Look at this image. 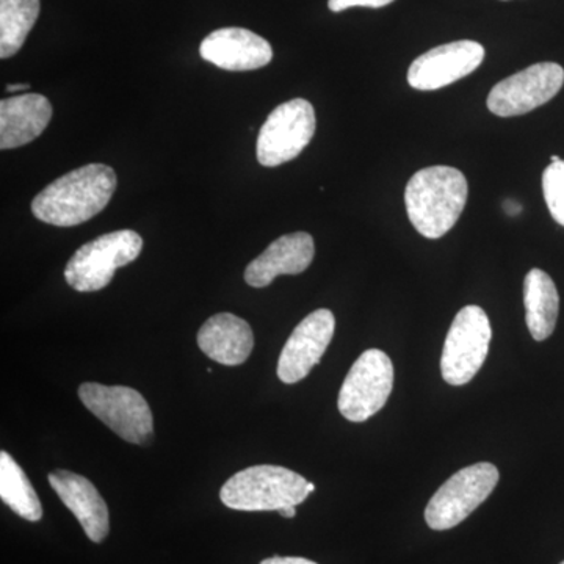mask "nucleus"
I'll return each instance as SVG.
<instances>
[{
    "instance_id": "6e6552de",
    "label": "nucleus",
    "mask_w": 564,
    "mask_h": 564,
    "mask_svg": "<svg viewBox=\"0 0 564 564\" xmlns=\"http://www.w3.org/2000/svg\"><path fill=\"white\" fill-rule=\"evenodd\" d=\"M317 120L313 104L296 98L281 104L263 122L256 144L262 166H280L302 154L313 140Z\"/></svg>"
},
{
    "instance_id": "1a4fd4ad",
    "label": "nucleus",
    "mask_w": 564,
    "mask_h": 564,
    "mask_svg": "<svg viewBox=\"0 0 564 564\" xmlns=\"http://www.w3.org/2000/svg\"><path fill=\"white\" fill-rule=\"evenodd\" d=\"M393 388V366L384 351H364L358 361L352 364L340 389V414L347 421L361 423L383 410Z\"/></svg>"
},
{
    "instance_id": "a211bd4d",
    "label": "nucleus",
    "mask_w": 564,
    "mask_h": 564,
    "mask_svg": "<svg viewBox=\"0 0 564 564\" xmlns=\"http://www.w3.org/2000/svg\"><path fill=\"white\" fill-rule=\"evenodd\" d=\"M525 321L534 340L552 336L558 318L560 296L555 282L540 269L530 270L524 281Z\"/></svg>"
},
{
    "instance_id": "f8f14e48",
    "label": "nucleus",
    "mask_w": 564,
    "mask_h": 564,
    "mask_svg": "<svg viewBox=\"0 0 564 564\" xmlns=\"http://www.w3.org/2000/svg\"><path fill=\"white\" fill-rule=\"evenodd\" d=\"M336 332V318L329 310H317L291 334L282 348L278 362V377L282 383L295 384L310 375L321 362Z\"/></svg>"
},
{
    "instance_id": "4be33fe9",
    "label": "nucleus",
    "mask_w": 564,
    "mask_h": 564,
    "mask_svg": "<svg viewBox=\"0 0 564 564\" xmlns=\"http://www.w3.org/2000/svg\"><path fill=\"white\" fill-rule=\"evenodd\" d=\"M395 0H328L329 10L334 13H340L352 7H367V9H383Z\"/></svg>"
},
{
    "instance_id": "a878e982",
    "label": "nucleus",
    "mask_w": 564,
    "mask_h": 564,
    "mask_svg": "<svg viewBox=\"0 0 564 564\" xmlns=\"http://www.w3.org/2000/svg\"><path fill=\"white\" fill-rule=\"evenodd\" d=\"M562 161V159L558 158V155H552L551 162H558Z\"/></svg>"
},
{
    "instance_id": "ddd939ff",
    "label": "nucleus",
    "mask_w": 564,
    "mask_h": 564,
    "mask_svg": "<svg viewBox=\"0 0 564 564\" xmlns=\"http://www.w3.org/2000/svg\"><path fill=\"white\" fill-rule=\"evenodd\" d=\"M199 54L204 61L226 70L263 68L273 61L269 41L258 33L240 28H225L212 32L203 40Z\"/></svg>"
},
{
    "instance_id": "5701e85b",
    "label": "nucleus",
    "mask_w": 564,
    "mask_h": 564,
    "mask_svg": "<svg viewBox=\"0 0 564 564\" xmlns=\"http://www.w3.org/2000/svg\"><path fill=\"white\" fill-rule=\"evenodd\" d=\"M261 564H317L311 560L302 558V556H272V558L263 560Z\"/></svg>"
},
{
    "instance_id": "9b49d317",
    "label": "nucleus",
    "mask_w": 564,
    "mask_h": 564,
    "mask_svg": "<svg viewBox=\"0 0 564 564\" xmlns=\"http://www.w3.org/2000/svg\"><path fill=\"white\" fill-rule=\"evenodd\" d=\"M484 61L485 47L477 41L443 44L415 58L408 69V84L414 90H440L473 74Z\"/></svg>"
},
{
    "instance_id": "f3484780",
    "label": "nucleus",
    "mask_w": 564,
    "mask_h": 564,
    "mask_svg": "<svg viewBox=\"0 0 564 564\" xmlns=\"http://www.w3.org/2000/svg\"><path fill=\"white\" fill-rule=\"evenodd\" d=\"M198 347L212 361L240 366L250 358L254 334L243 318L221 313L204 323L198 333Z\"/></svg>"
},
{
    "instance_id": "f257e3e1",
    "label": "nucleus",
    "mask_w": 564,
    "mask_h": 564,
    "mask_svg": "<svg viewBox=\"0 0 564 564\" xmlns=\"http://www.w3.org/2000/svg\"><path fill=\"white\" fill-rule=\"evenodd\" d=\"M117 185V173L111 166H80L44 187L32 202V214L40 221L61 228L82 225L106 209Z\"/></svg>"
},
{
    "instance_id": "412c9836",
    "label": "nucleus",
    "mask_w": 564,
    "mask_h": 564,
    "mask_svg": "<svg viewBox=\"0 0 564 564\" xmlns=\"http://www.w3.org/2000/svg\"><path fill=\"white\" fill-rule=\"evenodd\" d=\"M543 192L552 218L564 226V161L552 162L544 170Z\"/></svg>"
},
{
    "instance_id": "aec40b11",
    "label": "nucleus",
    "mask_w": 564,
    "mask_h": 564,
    "mask_svg": "<svg viewBox=\"0 0 564 564\" xmlns=\"http://www.w3.org/2000/svg\"><path fill=\"white\" fill-rule=\"evenodd\" d=\"M40 0H0V58L13 57L24 46L39 20Z\"/></svg>"
},
{
    "instance_id": "7ed1b4c3",
    "label": "nucleus",
    "mask_w": 564,
    "mask_h": 564,
    "mask_svg": "<svg viewBox=\"0 0 564 564\" xmlns=\"http://www.w3.org/2000/svg\"><path fill=\"white\" fill-rule=\"evenodd\" d=\"M310 481L281 466H252L232 475L220 491L221 502L239 511H280L310 496Z\"/></svg>"
},
{
    "instance_id": "b1692460",
    "label": "nucleus",
    "mask_w": 564,
    "mask_h": 564,
    "mask_svg": "<svg viewBox=\"0 0 564 564\" xmlns=\"http://www.w3.org/2000/svg\"><path fill=\"white\" fill-rule=\"evenodd\" d=\"M282 516V518L292 519L296 516V507H288L282 508V510L278 511Z\"/></svg>"
},
{
    "instance_id": "dca6fc26",
    "label": "nucleus",
    "mask_w": 564,
    "mask_h": 564,
    "mask_svg": "<svg viewBox=\"0 0 564 564\" xmlns=\"http://www.w3.org/2000/svg\"><path fill=\"white\" fill-rule=\"evenodd\" d=\"M52 118L46 96L28 93L0 101V150H14L39 139Z\"/></svg>"
},
{
    "instance_id": "f03ea898",
    "label": "nucleus",
    "mask_w": 564,
    "mask_h": 564,
    "mask_svg": "<svg viewBox=\"0 0 564 564\" xmlns=\"http://www.w3.org/2000/svg\"><path fill=\"white\" fill-rule=\"evenodd\" d=\"M467 195L469 184L459 170L429 166L408 182L404 191L408 218L425 239H441L462 217Z\"/></svg>"
},
{
    "instance_id": "2eb2a0df",
    "label": "nucleus",
    "mask_w": 564,
    "mask_h": 564,
    "mask_svg": "<svg viewBox=\"0 0 564 564\" xmlns=\"http://www.w3.org/2000/svg\"><path fill=\"white\" fill-rule=\"evenodd\" d=\"M315 254L313 236L293 232L274 240L245 270V281L256 289L267 288L281 274H300L310 269Z\"/></svg>"
},
{
    "instance_id": "20e7f679",
    "label": "nucleus",
    "mask_w": 564,
    "mask_h": 564,
    "mask_svg": "<svg viewBox=\"0 0 564 564\" xmlns=\"http://www.w3.org/2000/svg\"><path fill=\"white\" fill-rule=\"evenodd\" d=\"M141 250L143 239L131 229L104 234L74 252L66 263L65 280L77 292L101 291L118 269L139 258Z\"/></svg>"
},
{
    "instance_id": "423d86ee",
    "label": "nucleus",
    "mask_w": 564,
    "mask_h": 564,
    "mask_svg": "<svg viewBox=\"0 0 564 564\" xmlns=\"http://www.w3.org/2000/svg\"><path fill=\"white\" fill-rule=\"evenodd\" d=\"M499 478V470L491 463L464 467L448 478L426 505V524L437 532L462 524L491 496Z\"/></svg>"
},
{
    "instance_id": "9d476101",
    "label": "nucleus",
    "mask_w": 564,
    "mask_h": 564,
    "mask_svg": "<svg viewBox=\"0 0 564 564\" xmlns=\"http://www.w3.org/2000/svg\"><path fill=\"white\" fill-rule=\"evenodd\" d=\"M563 84V66L554 62L536 63L499 82L486 104L497 117H519L554 99Z\"/></svg>"
},
{
    "instance_id": "4468645a",
    "label": "nucleus",
    "mask_w": 564,
    "mask_h": 564,
    "mask_svg": "<svg viewBox=\"0 0 564 564\" xmlns=\"http://www.w3.org/2000/svg\"><path fill=\"white\" fill-rule=\"evenodd\" d=\"M50 485L93 543H102L110 532L109 508L88 478L69 470L50 474Z\"/></svg>"
},
{
    "instance_id": "39448f33",
    "label": "nucleus",
    "mask_w": 564,
    "mask_h": 564,
    "mask_svg": "<svg viewBox=\"0 0 564 564\" xmlns=\"http://www.w3.org/2000/svg\"><path fill=\"white\" fill-rule=\"evenodd\" d=\"M79 397L85 408L121 440L137 445L151 443L154 419L150 404L135 389L84 383L79 388Z\"/></svg>"
},
{
    "instance_id": "6ab92c4d",
    "label": "nucleus",
    "mask_w": 564,
    "mask_h": 564,
    "mask_svg": "<svg viewBox=\"0 0 564 564\" xmlns=\"http://www.w3.org/2000/svg\"><path fill=\"white\" fill-rule=\"evenodd\" d=\"M0 497L25 521L36 522L43 518V507L28 475L7 452L0 454Z\"/></svg>"
},
{
    "instance_id": "0eeeda50",
    "label": "nucleus",
    "mask_w": 564,
    "mask_h": 564,
    "mask_svg": "<svg viewBox=\"0 0 564 564\" xmlns=\"http://www.w3.org/2000/svg\"><path fill=\"white\" fill-rule=\"evenodd\" d=\"M492 332L480 306L463 307L456 314L445 339L441 372L445 383L464 386L473 381L488 356Z\"/></svg>"
},
{
    "instance_id": "393cba45",
    "label": "nucleus",
    "mask_w": 564,
    "mask_h": 564,
    "mask_svg": "<svg viewBox=\"0 0 564 564\" xmlns=\"http://www.w3.org/2000/svg\"><path fill=\"white\" fill-rule=\"evenodd\" d=\"M29 87H31V85H28V84L7 85V91L17 93V91H22V90H28Z\"/></svg>"
},
{
    "instance_id": "bb28decb",
    "label": "nucleus",
    "mask_w": 564,
    "mask_h": 564,
    "mask_svg": "<svg viewBox=\"0 0 564 564\" xmlns=\"http://www.w3.org/2000/svg\"><path fill=\"white\" fill-rule=\"evenodd\" d=\"M560 564H564V562H563V563H560Z\"/></svg>"
}]
</instances>
